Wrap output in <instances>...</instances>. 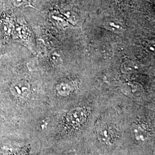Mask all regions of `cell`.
Returning a JSON list of instances; mask_svg holds the SVG:
<instances>
[{"instance_id":"obj_1","label":"cell","mask_w":155,"mask_h":155,"mask_svg":"<svg viewBox=\"0 0 155 155\" xmlns=\"http://www.w3.org/2000/svg\"><path fill=\"white\" fill-rule=\"evenodd\" d=\"M87 113L83 108H76L70 111L67 116V123L73 129L82 127L87 120Z\"/></svg>"},{"instance_id":"obj_2","label":"cell","mask_w":155,"mask_h":155,"mask_svg":"<svg viewBox=\"0 0 155 155\" xmlns=\"http://www.w3.org/2000/svg\"><path fill=\"white\" fill-rule=\"evenodd\" d=\"M98 137L103 143L112 144L118 137L117 130L111 125H104L98 130Z\"/></svg>"},{"instance_id":"obj_3","label":"cell","mask_w":155,"mask_h":155,"mask_svg":"<svg viewBox=\"0 0 155 155\" xmlns=\"http://www.w3.org/2000/svg\"><path fill=\"white\" fill-rule=\"evenodd\" d=\"M132 136L136 141L144 143L149 137L148 128L143 123L133 124L131 128Z\"/></svg>"},{"instance_id":"obj_4","label":"cell","mask_w":155,"mask_h":155,"mask_svg":"<svg viewBox=\"0 0 155 155\" xmlns=\"http://www.w3.org/2000/svg\"><path fill=\"white\" fill-rule=\"evenodd\" d=\"M30 87L28 82L21 81L14 82L12 84L11 91L15 96L20 98H25L29 94Z\"/></svg>"},{"instance_id":"obj_5","label":"cell","mask_w":155,"mask_h":155,"mask_svg":"<svg viewBox=\"0 0 155 155\" xmlns=\"http://www.w3.org/2000/svg\"><path fill=\"white\" fill-rule=\"evenodd\" d=\"M104 25L107 29L116 33H120L124 29L121 22L114 18L106 20Z\"/></svg>"},{"instance_id":"obj_6","label":"cell","mask_w":155,"mask_h":155,"mask_svg":"<svg viewBox=\"0 0 155 155\" xmlns=\"http://www.w3.org/2000/svg\"><path fill=\"white\" fill-rule=\"evenodd\" d=\"M58 93L62 96L68 95L73 90V86L70 82H61L56 87Z\"/></svg>"},{"instance_id":"obj_7","label":"cell","mask_w":155,"mask_h":155,"mask_svg":"<svg viewBox=\"0 0 155 155\" xmlns=\"http://www.w3.org/2000/svg\"><path fill=\"white\" fill-rule=\"evenodd\" d=\"M63 15H64L67 20H68L71 24H75L79 21V17L77 14L72 11H64L63 12Z\"/></svg>"},{"instance_id":"obj_8","label":"cell","mask_w":155,"mask_h":155,"mask_svg":"<svg viewBox=\"0 0 155 155\" xmlns=\"http://www.w3.org/2000/svg\"><path fill=\"white\" fill-rule=\"evenodd\" d=\"M51 60L56 64H59L61 63V58L60 56L57 54H52L51 56Z\"/></svg>"},{"instance_id":"obj_9","label":"cell","mask_w":155,"mask_h":155,"mask_svg":"<svg viewBox=\"0 0 155 155\" xmlns=\"http://www.w3.org/2000/svg\"><path fill=\"white\" fill-rule=\"evenodd\" d=\"M24 1H25V0H12L13 5H15L17 7L21 5Z\"/></svg>"}]
</instances>
